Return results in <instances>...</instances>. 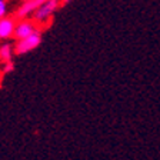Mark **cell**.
Returning <instances> with one entry per match:
<instances>
[{
	"label": "cell",
	"instance_id": "9c48e42d",
	"mask_svg": "<svg viewBox=\"0 0 160 160\" xmlns=\"http://www.w3.org/2000/svg\"><path fill=\"white\" fill-rule=\"evenodd\" d=\"M70 0H60V4H67Z\"/></svg>",
	"mask_w": 160,
	"mask_h": 160
},
{
	"label": "cell",
	"instance_id": "ba28073f",
	"mask_svg": "<svg viewBox=\"0 0 160 160\" xmlns=\"http://www.w3.org/2000/svg\"><path fill=\"white\" fill-rule=\"evenodd\" d=\"M7 16V2L6 0H0V19Z\"/></svg>",
	"mask_w": 160,
	"mask_h": 160
},
{
	"label": "cell",
	"instance_id": "52a82bcc",
	"mask_svg": "<svg viewBox=\"0 0 160 160\" xmlns=\"http://www.w3.org/2000/svg\"><path fill=\"white\" fill-rule=\"evenodd\" d=\"M14 70V63L10 60V62H6V63H3V73L4 74H9L12 73Z\"/></svg>",
	"mask_w": 160,
	"mask_h": 160
},
{
	"label": "cell",
	"instance_id": "30bf717a",
	"mask_svg": "<svg viewBox=\"0 0 160 160\" xmlns=\"http://www.w3.org/2000/svg\"><path fill=\"white\" fill-rule=\"evenodd\" d=\"M22 2H27V0H22Z\"/></svg>",
	"mask_w": 160,
	"mask_h": 160
},
{
	"label": "cell",
	"instance_id": "5b68a950",
	"mask_svg": "<svg viewBox=\"0 0 160 160\" xmlns=\"http://www.w3.org/2000/svg\"><path fill=\"white\" fill-rule=\"evenodd\" d=\"M17 19L14 16H4L0 19V40H9L13 37Z\"/></svg>",
	"mask_w": 160,
	"mask_h": 160
},
{
	"label": "cell",
	"instance_id": "6da1fadb",
	"mask_svg": "<svg viewBox=\"0 0 160 160\" xmlns=\"http://www.w3.org/2000/svg\"><path fill=\"white\" fill-rule=\"evenodd\" d=\"M42 43V33L40 30L37 29L34 33H32L30 36L23 37V39H19L14 44V54H26L33 52L34 49L40 46Z\"/></svg>",
	"mask_w": 160,
	"mask_h": 160
},
{
	"label": "cell",
	"instance_id": "7a4b0ae2",
	"mask_svg": "<svg viewBox=\"0 0 160 160\" xmlns=\"http://www.w3.org/2000/svg\"><path fill=\"white\" fill-rule=\"evenodd\" d=\"M59 6H60V0H47L39 9L34 10V13L32 14V19L39 24L47 23L52 19V16L56 13V10L59 9Z\"/></svg>",
	"mask_w": 160,
	"mask_h": 160
},
{
	"label": "cell",
	"instance_id": "8992f818",
	"mask_svg": "<svg viewBox=\"0 0 160 160\" xmlns=\"http://www.w3.org/2000/svg\"><path fill=\"white\" fill-rule=\"evenodd\" d=\"M14 54V47L9 43L0 44V63H6L13 59Z\"/></svg>",
	"mask_w": 160,
	"mask_h": 160
},
{
	"label": "cell",
	"instance_id": "277c9868",
	"mask_svg": "<svg viewBox=\"0 0 160 160\" xmlns=\"http://www.w3.org/2000/svg\"><path fill=\"white\" fill-rule=\"evenodd\" d=\"M44 2H47V0H27V2H23V3L19 6V9L16 10L14 17H16L17 20L29 19V17H32V14L34 13V10L39 9Z\"/></svg>",
	"mask_w": 160,
	"mask_h": 160
},
{
	"label": "cell",
	"instance_id": "3957f363",
	"mask_svg": "<svg viewBox=\"0 0 160 160\" xmlns=\"http://www.w3.org/2000/svg\"><path fill=\"white\" fill-rule=\"evenodd\" d=\"M37 30V23L33 19H22L16 23V29H14V34L13 37L16 40L23 39V37L30 36L32 33H34Z\"/></svg>",
	"mask_w": 160,
	"mask_h": 160
}]
</instances>
